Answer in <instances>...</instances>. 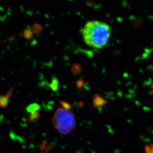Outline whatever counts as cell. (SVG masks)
Masks as SVG:
<instances>
[{
	"mask_svg": "<svg viewBox=\"0 0 153 153\" xmlns=\"http://www.w3.org/2000/svg\"><path fill=\"white\" fill-rule=\"evenodd\" d=\"M111 34L110 26L97 20L87 22L83 29V38L85 44L96 49H101L107 45Z\"/></svg>",
	"mask_w": 153,
	"mask_h": 153,
	"instance_id": "cell-1",
	"label": "cell"
},
{
	"mask_svg": "<svg viewBox=\"0 0 153 153\" xmlns=\"http://www.w3.org/2000/svg\"><path fill=\"white\" fill-rule=\"evenodd\" d=\"M53 126L59 133L67 135L74 129L76 123L72 111L63 107L56 110L52 118Z\"/></svg>",
	"mask_w": 153,
	"mask_h": 153,
	"instance_id": "cell-2",
	"label": "cell"
},
{
	"mask_svg": "<svg viewBox=\"0 0 153 153\" xmlns=\"http://www.w3.org/2000/svg\"><path fill=\"white\" fill-rule=\"evenodd\" d=\"M93 104L94 107L95 108L104 106L107 103V101L105 100H104L103 98L98 94H95L93 97Z\"/></svg>",
	"mask_w": 153,
	"mask_h": 153,
	"instance_id": "cell-3",
	"label": "cell"
},
{
	"mask_svg": "<svg viewBox=\"0 0 153 153\" xmlns=\"http://www.w3.org/2000/svg\"><path fill=\"white\" fill-rule=\"evenodd\" d=\"M12 94V90H10L6 95H1L0 98V105L1 107L4 108L9 104V98Z\"/></svg>",
	"mask_w": 153,
	"mask_h": 153,
	"instance_id": "cell-4",
	"label": "cell"
},
{
	"mask_svg": "<svg viewBox=\"0 0 153 153\" xmlns=\"http://www.w3.org/2000/svg\"><path fill=\"white\" fill-rule=\"evenodd\" d=\"M40 108V106L39 104H32L28 106L26 108V110L28 112L30 113H33L37 112L38 110H39Z\"/></svg>",
	"mask_w": 153,
	"mask_h": 153,
	"instance_id": "cell-5",
	"label": "cell"
},
{
	"mask_svg": "<svg viewBox=\"0 0 153 153\" xmlns=\"http://www.w3.org/2000/svg\"><path fill=\"white\" fill-rule=\"evenodd\" d=\"M81 70H82V68L79 64H75L72 65V67H71V71H72V73L74 75H78V74H80L81 72Z\"/></svg>",
	"mask_w": 153,
	"mask_h": 153,
	"instance_id": "cell-6",
	"label": "cell"
},
{
	"mask_svg": "<svg viewBox=\"0 0 153 153\" xmlns=\"http://www.w3.org/2000/svg\"><path fill=\"white\" fill-rule=\"evenodd\" d=\"M50 87L53 91H57L59 88V81L56 78H54L52 79V82L50 84Z\"/></svg>",
	"mask_w": 153,
	"mask_h": 153,
	"instance_id": "cell-7",
	"label": "cell"
},
{
	"mask_svg": "<svg viewBox=\"0 0 153 153\" xmlns=\"http://www.w3.org/2000/svg\"><path fill=\"white\" fill-rule=\"evenodd\" d=\"M145 153H153V144L146 145L144 147Z\"/></svg>",
	"mask_w": 153,
	"mask_h": 153,
	"instance_id": "cell-8",
	"label": "cell"
},
{
	"mask_svg": "<svg viewBox=\"0 0 153 153\" xmlns=\"http://www.w3.org/2000/svg\"><path fill=\"white\" fill-rule=\"evenodd\" d=\"M59 103H61V104L62 105L63 108H65L66 110H69L71 109V105L69 104V103L66 101H62V100H60Z\"/></svg>",
	"mask_w": 153,
	"mask_h": 153,
	"instance_id": "cell-9",
	"label": "cell"
},
{
	"mask_svg": "<svg viewBox=\"0 0 153 153\" xmlns=\"http://www.w3.org/2000/svg\"><path fill=\"white\" fill-rule=\"evenodd\" d=\"M39 116H40V114H39L38 111L35 112L33 113H31L30 116V120L32 121L34 119H36L39 117Z\"/></svg>",
	"mask_w": 153,
	"mask_h": 153,
	"instance_id": "cell-10",
	"label": "cell"
},
{
	"mask_svg": "<svg viewBox=\"0 0 153 153\" xmlns=\"http://www.w3.org/2000/svg\"><path fill=\"white\" fill-rule=\"evenodd\" d=\"M76 85L78 88L80 89L84 85V82L82 80H78L76 82Z\"/></svg>",
	"mask_w": 153,
	"mask_h": 153,
	"instance_id": "cell-11",
	"label": "cell"
},
{
	"mask_svg": "<svg viewBox=\"0 0 153 153\" xmlns=\"http://www.w3.org/2000/svg\"><path fill=\"white\" fill-rule=\"evenodd\" d=\"M31 32L30 31H28V32H25V33L24 34L25 35V38H30L31 36Z\"/></svg>",
	"mask_w": 153,
	"mask_h": 153,
	"instance_id": "cell-12",
	"label": "cell"
},
{
	"mask_svg": "<svg viewBox=\"0 0 153 153\" xmlns=\"http://www.w3.org/2000/svg\"><path fill=\"white\" fill-rule=\"evenodd\" d=\"M151 88H152V90H153V85H152V87H151Z\"/></svg>",
	"mask_w": 153,
	"mask_h": 153,
	"instance_id": "cell-13",
	"label": "cell"
},
{
	"mask_svg": "<svg viewBox=\"0 0 153 153\" xmlns=\"http://www.w3.org/2000/svg\"><path fill=\"white\" fill-rule=\"evenodd\" d=\"M1 153H4V152H1Z\"/></svg>",
	"mask_w": 153,
	"mask_h": 153,
	"instance_id": "cell-14",
	"label": "cell"
}]
</instances>
